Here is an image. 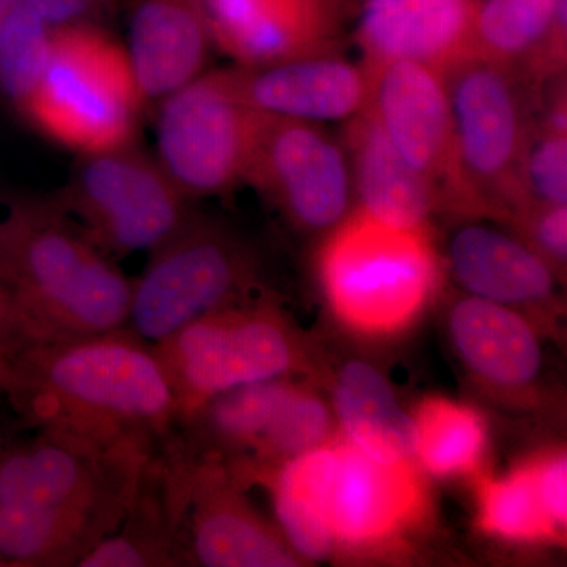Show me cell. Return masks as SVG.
Segmentation results:
<instances>
[{"instance_id": "cell-1", "label": "cell", "mask_w": 567, "mask_h": 567, "mask_svg": "<svg viewBox=\"0 0 567 567\" xmlns=\"http://www.w3.org/2000/svg\"><path fill=\"white\" fill-rule=\"evenodd\" d=\"M6 401L29 431L99 447L159 445L178 423L152 342L130 327L28 347L10 360Z\"/></svg>"}, {"instance_id": "cell-2", "label": "cell", "mask_w": 567, "mask_h": 567, "mask_svg": "<svg viewBox=\"0 0 567 567\" xmlns=\"http://www.w3.org/2000/svg\"><path fill=\"white\" fill-rule=\"evenodd\" d=\"M159 445L99 447L43 431L2 439L0 566L80 567L121 527Z\"/></svg>"}, {"instance_id": "cell-3", "label": "cell", "mask_w": 567, "mask_h": 567, "mask_svg": "<svg viewBox=\"0 0 567 567\" xmlns=\"http://www.w3.org/2000/svg\"><path fill=\"white\" fill-rule=\"evenodd\" d=\"M6 224L0 278L37 341H73L128 327L133 279L54 199L11 204Z\"/></svg>"}, {"instance_id": "cell-4", "label": "cell", "mask_w": 567, "mask_h": 567, "mask_svg": "<svg viewBox=\"0 0 567 567\" xmlns=\"http://www.w3.org/2000/svg\"><path fill=\"white\" fill-rule=\"evenodd\" d=\"M317 274L336 319L360 334L388 336L423 315L442 262L429 227L393 226L357 207L323 241Z\"/></svg>"}, {"instance_id": "cell-5", "label": "cell", "mask_w": 567, "mask_h": 567, "mask_svg": "<svg viewBox=\"0 0 567 567\" xmlns=\"http://www.w3.org/2000/svg\"><path fill=\"white\" fill-rule=\"evenodd\" d=\"M145 106L128 52L99 22L51 33L47 61L20 114L78 156L136 144Z\"/></svg>"}, {"instance_id": "cell-6", "label": "cell", "mask_w": 567, "mask_h": 567, "mask_svg": "<svg viewBox=\"0 0 567 567\" xmlns=\"http://www.w3.org/2000/svg\"><path fill=\"white\" fill-rule=\"evenodd\" d=\"M458 173L470 212L513 215L529 203L522 162L544 85L506 63L470 55L445 74Z\"/></svg>"}, {"instance_id": "cell-7", "label": "cell", "mask_w": 567, "mask_h": 567, "mask_svg": "<svg viewBox=\"0 0 567 567\" xmlns=\"http://www.w3.org/2000/svg\"><path fill=\"white\" fill-rule=\"evenodd\" d=\"M153 349L173 388L178 421L215 395L282 379L301 363L281 311L248 298L193 320Z\"/></svg>"}, {"instance_id": "cell-8", "label": "cell", "mask_w": 567, "mask_h": 567, "mask_svg": "<svg viewBox=\"0 0 567 567\" xmlns=\"http://www.w3.org/2000/svg\"><path fill=\"white\" fill-rule=\"evenodd\" d=\"M148 254L133 279L128 327L155 342L224 306L246 300L257 279L256 257L224 224L200 213Z\"/></svg>"}, {"instance_id": "cell-9", "label": "cell", "mask_w": 567, "mask_h": 567, "mask_svg": "<svg viewBox=\"0 0 567 567\" xmlns=\"http://www.w3.org/2000/svg\"><path fill=\"white\" fill-rule=\"evenodd\" d=\"M52 199L114 260L151 252L193 212L158 158L136 144L78 156Z\"/></svg>"}, {"instance_id": "cell-10", "label": "cell", "mask_w": 567, "mask_h": 567, "mask_svg": "<svg viewBox=\"0 0 567 567\" xmlns=\"http://www.w3.org/2000/svg\"><path fill=\"white\" fill-rule=\"evenodd\" d=\"M159 102L156 158L188 199L245 183L264 112L235 95L227 70L204 71Z\"/></svg>"}, {"instance_id": "cell-11", "label": "cell", "mask_w": 567, "mask_h": 567, "mask_svg": "<svg viewBox=\"0 0 567 567\" xmlns=\"http://www.w3.org/2000/svg\"><path fill=\"white\" fill-rule=\"evenodd\" d=\"M245 183L311 233L333 229L352 207L344 145L316 122L264 114Z\"/></svg>"}, {"instance_id": "cell-12", "label": "cell", "mask_w": 567, "mask_h": 567, "mask_svg": "<svg viewBox=\"0 0 567 567\" xmlns=\"http://www.w3.org/2000/svg\"><path fill=\"white\" fill-rule=\"evenodd\" d=\"M372 80L368 107L388 140L434 186L442 207L470 212L458 173L445 73L421 63L393 62Z\"/></svg>"}, {"instance_id": "cell-13", "label": "cell", "mask_w": 567, "mask_h": 567, "mask_svg": "<svg viewBox=\"0 0 567 567\" xmlns=\"http://www.w3.org/2000/svg\"><path fill=\"white\" fill-rule=\"evenodd\" d=\"M185 543L192 566L292 567L300 555L281 529L249 506L244 483L221 458L189 456Z\"/></svg>"}, {"instance_id": "cell-14", "label": "cell", "mask_w": 567, "mask_h": 567, "mask_svg": "<svg viewBox=\"0 0 567 567\" xmlns=\"http://www.w3.org/2000/svg\"><path fill=\"white\" fill-rule=\"evenodd\" d=\"M213 48L244 69L334 54L344 31L342 0H203Z\"/></svg>"}, {"instance_id": "cell-15", "label": "cell", "mask_w": 567, "mask_h": 567, "mask_svg": "<svg viewBox=\"0 0 567 567\" xmlns=\"http://www.w3.org/2000/svg\"><path fill=\"white\" fill-rule=\"evenodd\" d=\"M189 466L171 434L145 462L121 527L80 567L192 566L185 543Z\"/></svg>"}, {"instance_id": "cell-16", "label": "cell", "mask_w": 567, "mask_h": 567, "mask_svg": "<svg viewBox=\"0 0 567 567\" xmlns=\"http://www.w3.org/2000/svg\"><path fill=\"white\" fill-rule=\"evenodd\" d=\"M480 0H361L357 43L364 69L413 62L447 73L475 54Z\"/></svg>"}, {"instance_id": "cell-17", "label": "cell", "mask_w": 567, "mask_h": 567, "mask_svg": "<svg viewBox=\"0 0 567 567\" xmlns=\"http://www.w3.org/2000/svg\"><path fill=\"white\" fill-rule=\"evenodd\" d=\"M331 494L334 543L372 548L401 536L424 513L423 480L410 461L380 462L342 443Z\"/></svg>"}, {"instance_id": "cell-18", "label": "cell", "mask_w": 567, "mask_h": 567, "mask_svg": "<svg viewBox=\"0 0 567 567\" xmlns=\"http://www.w3.org/2000/svg\"><path fill=\"white\" fill-rule=\"evenodd\" d=\"M235 95L252 110L295 121H349L371 102V73L334 54L226 69Z\"/></svg>"}, {"instance_id": "cell-19", "label": "cell", "mask_w": 567, "mask_h": 567, "mask_svg": "<svg viewBox=\"0 0 567 567\" xmlns=\"http://www.w3.org/2000/svg\"><path fill=\"white\" fill-rule=\"evenodd\" d=\"M212 48L203 0H137L126 52L145 104L203 74Z\"/></svg>"}, {"instance_id": "cell-20", "label": "cell", "mask_w": 567, "mask_h": 567, "mask_svg": "<svg viewBox=\"0 0 567 567\" xmlns=\"http://www.w3.org/2000/svg\"><path fill=\"white\" fill-rule=\"evenodd\" d=\"M346 122L341 142L358 207L393 226L429 227L442 207L434 186L410 166L368 106Z\"/></svg>"}, {"instance_id": "cell-21", "label": "cell", "mask_w": 567, "mask_h": 567, "mask_svg": "<svg viewBox=\"0 0 567 567\" xmlns=\"http://www.w3.org/2000/svg\"><path fill=\"white\" fill-rule=\"evenodd\" d=\"M567 0H480L475 55L506 63L544 85L566 66Z\"/></svg>"}, {"instance_id": "cell-22", "label": "cell", "mask_w": 567, "mask_h": 567, "mask_svg": "<svg viewBox=\"0 0 567 567\" xmlns=\"http://www.w3.org/2000/svg\"><path fill=\"white\" fill-rule=\"evenodd\" d=\"M450 262L473 297L494 303H536L554 290L550 264L532 246L491 227L458 230L451 241Z\"/></svg>"}, {"instance_id": "cell-23", "label": "cell", "mask_w": 567, "mask_h": 567, "mask_svg": "<svg viewBox=\"0 0 567 567\" xmlns=\"http://www.w3.org/2000/svg\"><path fill=\"white\" fill-rule=\"evenodd\" d=\"M450 330L462 360L488 383L524 386L539 372L535 331L505 305L464 298L451 312Z\"/></svg>"}, {"instance_id": "cell-24", "label": "cell", "mask_w": 567, "mask_h": 567, "mask_svg": "<svg viewBox=\"0 0 567 567\" xmlns=\"http://www.w3.org/2000/svg\"><path fill=\"white\" fill-rule=\"evenodd\" d=\"M336 412L346 442L380 462L415 456V424L374 365L347 364L336 385Z\"/></svg>"}, {"instance_id": "cell-25", "label": "cell", "mask_w": 567, "mask_h": 567, "mask_svg": "<svg viewBox=\"0 0 567 567\" xmlns=\"http://www.w3.org/2000/svg\"><path fill=\"white\" fill-rule=\"evenodd\" d=\"M336 464V446H319L284 462L265 480L274 491L279 529L301 558H322L333 547L330 506Z\"/></svg>"}, {"instance_id": "cell-26", "label": "cell", "mask_w": 567, "mask_h": 567, "mask_svg": "<svg viewBox=\"0 0 567 567\" xmlns=\"http://www.w3.org/2000/svg\"><path fill=\"white\" fill-rule=\"evenodd\" d=\"M477 514L487 533L516 543H543L566 529L548 506L537 461L509 475L481 481Z\"/></svg>"}, {"instance_id": "cell-27", "label": "cell", "mask_w": 567, "mask_h": 567, "mask_svg": "<svg viewBox=\"0 0 567 567\" xmlns=\"http://www.w3.org/2000/svg\"><path fill=\"white\" fill-rule=\"evenodd\" d=\"M415 456L440 477L473 472L486 451V423L476 410L450 399H425L416 415Z\"/></svg>"}, {"instance_id": "cell-28", "label": "cell", "mask_w": 567, "mask_h": 567, "mask_svg": "<svg viewBox=\"0 0 567 567\" xmlns=\"http://www.w3.org/2000/svg\"><path fill=\"white\" fill-rule=\"evenodd\" d=\"M52 28L25 0H0V92L20 110L47 61Z\"/></svg>"}, {"instance_id": "cell-29", "label": "cell", "mask_w": 567, "mask_h": 567, "mask_svg": "<svg viewBox=\"0 0 567 567\" xmlns=\"http://www.w3.org/2000/svg\"><path fill=\"white\" fill-rule=\"evenodd\" d=\"M567 106L559 87L546 104L540 103L535 130L522 162V185L529 203H567Z\"/></svg>"}, {"instance_id": "cell-30", "label": "cell", "mask_w": 567, "mask_h": 567, "mask_svg": "<svg viewBox=\"0 0 567 567\" xmlns=\"http://www.w3.org/2000/svg\"><path fill=\"white\" fill-rule=\"evenodd\" d=\"M532 238L533 249L548 264H561L567 254V207L529 203L514 212Z\"/></svg>"}, {"instance_id": "cell-31", "label": "cell", "mask_w": 567, "mask_h": 567, "mask_svg": "<svg viewBox=\"0 0 567 567\" xmlns=\"http://www.w3.org/2000/svg\"><path fill=\"white\" fill-rule=\"evenodd\" d=\"M39 344L9 284L0 278V360H13L18 353Z\"/></svg>"}, {"instance_id": "cell-32", "label": "cell", "mask_w": 567, "mask_h": 567, "mask_svg": "<svg viewBox=\"0 0 567 567\" xmlns=\"http://www.w3.org/2000/svg\"><path fill=\"white\" fill-rule=\"evenodd\" d=\"M51 25L52 31L69 25L99 22L104 13L99 0H25Z\"/></svg>"}, {"instance_id": "cell-33", "label": "cell", "mask_w": 567, "mask_h": 567, "mask_svg": "<svg viewBox=\"0 0 567 567\" xmlns=\"http://www.w3.org/2000/svg\"><path fill=\"white\" fill-rule=\"evenodd\" d=\"M7 246V224L6 215L0 216V268H2L3 256H6Z\"/></svg>"}, {"instance_id": "cell-34", "label": "cell", "mask_w": 567, "mask_h": 567, "mask_svg": "<svg viewBox=\"0 0 567 567\" xmlns=\"http://www.w3.org/2000/svg\"><path fill=\"white\" fill-rule=\"evenodd\" d=\"M99 2L102 3L104 10H107L111 9L112 6H115L118 0H99Z\"/></svg>"}, {"instance_id": "cell-35", "label": "cell", "mask_w": 567, "mask_h": 567, "mask_svg": "<svg viewBox=\"0 0 567 567\" xmlns=\"http://www.w3.org/2000/svg\"><path fill=\"white\" fill-rule=\"evenodd\" d=\"M0 442H2V436H0Z\"/></svg>"}]
</instances>
